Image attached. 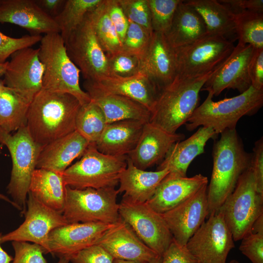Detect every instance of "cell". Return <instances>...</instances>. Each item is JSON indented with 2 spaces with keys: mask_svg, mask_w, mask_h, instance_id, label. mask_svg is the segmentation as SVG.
I'll return each mask as SVG.
<instances>
[{
  "mask_svg": "<svg viewBox=\"0 0 263 263\" xmlns=\"http://www.w3.org/2000/svg\"><path fill=\"white\" fill-rule=\"evenodd\" d=\"M81 105L73 95L42 89L29 105L26 126L34 141L43 147L75 131Z\"/></svg>",
  "mask_w": 263,
  "mask_h": 263,
  "instance_id": "6da1fadb",
  "label": "cell"
},
{
  "mask_svg": "<svg viewBox=\"0 0 263 263\" xmlns=\"http://www.w3.org/2000/svg\"><path fill=\"white\" fill-rule=\"evenodd\" d=\"M220 134L213 149V168L207 190V217L218 211L234 190L241 176L250 167L252 157L245 150L236 129Z\"/></svg>",
  "mask_w": 263,
  "mask_h": 263,
  "instance_id": "7a4b0ae2",
  "label": "cell"
},
{
  "mask_svg": "<svg viewBox=\"0 0 263 263\" xmlns=\"http://www.w3.org/2000/svg\"><path fill=\"white\" fill-rule=\"evenodd\" d=\"M221 66L195 77L176 76L160 92L150 112L149 122L168 132L175 133L198 106L200 91Z\"/></svg>",
  "mask_w": 263,
  "mask_h": 263,
  "instance_id": "3957f363",
  "label": "cell"
},
{
  "mask_svg": "<svg viewBox=\"0 0 263 263\" xmlns=\"http://www.w3.org/2000/svg\"><path fill=\"white\" fill-rule=\"evenodd\" d=\"M213 97L208 93L185 124L187 130L192 131L197 127H207L217 135L227 130L235 129L241 118L254 114L263 105V90L256 89L251 85L232 97L214 101Z\"/></svg>",
  "mask_w": 263,
  "mask_h": 263,
  "instance_id": "277c9868",
  "label": "cell"
},
{
  "mask_svg": "<svg viewBox=\"0 0 263 263\" xmlns=\"http://www.w3.org/2000/svg\"><path fill=\"white\" fill-rule=\"evenodd\" d=\"M39 42L38 56L43 68L42 89L70 94L81 105L89 103V94L79 85L80 72L69 57L60 34L44 35Z\"/></svg>",
  "mask_w": 263,
  "mask_h": 263,
  "instance_id": "5b68a950",
  "label": "cell"
},
{
  "mask_svg": "<svg viewBox=\"0 0 263 263\" xmlns=\"http://www.w3.org/2000/svg\"><path fill=\"white\" fill-rule=\"evenodd\" d=\"M127 164V155L105 154L90 144L80 159L63 172L64 183L75 189L115 188Z\"/></svg>",
  "mask_w": 263,
  "mask_h": 263,
  "instance_id": "8992f818",
  "label": "cell"
},
{
  "mask_svg": "<svg viewBox=\"0 0 263 263\" xmlns=\"http://www.w3.org/2000/svg\"><path fill=\"white\" fill-rule=\"evenodd\" d=\"M0 143L7 148L12 162L7 192L23 214L32 174L43 147L34 141L26 126L13 134L0 128Z\"/></svg>",
  "mask_w": 263,
  "mask_h": 263,
  "instance_id": "52a82bcc",
  "label": "cell"
},
{
  "mask_svg": "<svg viewBox=\"0 0 263 263\" xmlns=\"http://www.w3.org/2000/svg\"><path fill=\"white\" fill-rule=\"evenodd\" d=\"M115 188L75 189L65 186L62 214L69 223L115 224L120 219Z\"/></svg>",
  "mask_w": 263,
  "mask_h": 263,
  "instance_id": "ba28073f",
  "label": "cell"
},
{
  "mask_svg": "<svg viewBox=\"0 0 263 263\" xmlns=\"http://www.w3.org/2000/svg\"><path fill=\"white\" fill-rule=\"evenodd\" d=\"M218 211L223 214L234 242L249 232L255 221L263 214V195L257 190L250 166Z\"/></svg>",
  "mask_w": 263,
  "mask_h": 263,
  "instance_id": "9c48e42d",
  "label": "cell"
},
{
  "mask_svg": "<svg viewBox=\"0 0 263 263\" xmlns=\"http://www.w3.org/2000/svg\"><path fill=\"white\" fill-rule=\"evenodd\" d=\"M234 47L232 40L207 34L190 44L174 49L176 76L195 77L213 71L224 63Z\"/></svg>",
  "mask_w": 263,
  "mask_h": 263,
  "instance_id": "30bf717a",
  "label": "cell"
},
{
  "mask_svg": "<svg viewBox=\"0 0 263 263\" xmlns=\"http://www.w3.org/2000/svg\"><path fill=\"white\" fill-rule=\"evenodd\" d=\"M90 12L64 41L69 57L84 78L96 80L109 75L108 60L95 34Z\"/></svg>",
  "mask_w": 263,
  "mask_h": 263,
  "instance_id": "8fae6325",
  "label": "cell"
},
{
  "mask_svg": "<svg viewBox=\"0 0 263 263\" xmlns=\"http://www.w3.org/2000/svg\"><path fill=\"white\" fill-rule=\"evenodd\" d=\"M121 219L148 247L162 256L173 238L161 214L146 203L123 198L119 204Z\"/></svg>",
  "mask_w": 263,
  "mask_h": 263,
  "instance_id": "7c38bea8",
  "label": "cell"
},
{
  "mask_svg": "<svg viewBox=\"0 0 263 263\" xmlns=\"http://www.w3.org/2000/svg\"><path fill=\"white\" fill-rule=\"evenodd\" d=\"M186 246L200 263H226L227 256L235 244L222 213L218 211L211 214Z\"/></svg>",
  "mask_w": 263,
  "mask_h": 263,
  "instance_id": "4fadbf2b",
  "label": "cell"
},
{
  "mask_svg": "<svg viewBox=\"0 0 263 263\" xmlns=\"http://www.w3.org/2000/svg\"><path fill=\"white\" fill-rule=\"evenodd\" d=\"M24 222L16 229L2 235L1 242H31L50 253L48 237L53 229L69 224L62 213L45 205L28 193Z\"/></svg>",
  "mask_w": 263,
  "mask_h": 263,
  "instance_id": "5bb4252c",
  "label": "cell"
},
{
  "mask_svg": "<svg viewBox=\"0 0 263 263\" xmlns=\"http://www.w3.org/2000/svg\"><path fill=\"white\" fill-rule=\"evenodd\" d=\"M43 68L38 56V49L27 47L11 56L7 61L2 82L31 102L42 89Z\"/></svg>",
  "mask_w": 263,
  "mask_h": 263,
  "instance_id": "9a60e30c",
  "label": "cell"
},
{
  "mask_svg": "<svg viewBox=\"0 0 263 263\" xmlns=\"http://www.w3.org/2000/svg\"><path fill=\"white\" fill-rule=\"evenodd\" d=\"M83 86L89 96H124L142 104L150 112L160 93L155 85L141 72L128 77L108 75L96 80H85Z\"/></svg>",
  "mask_w": 263,
  "mask_h": 263,
  "instance_id": "2e32d148",
  "label": "cell"
},
{
  "mask_svg": "<svg viewBox=\"0 0 263 263\" xmlns=\"http://www.w3.org/2000/svg\"><path fill=\"white\" fill-rule=\"evenodd\" d=\"M116 223H73L57 227L49 235L50 253L70 261L78 252L97 244Z\"/></svg>",
  "mask_w": 263,
  "mask_h": 263,
  "instance_id": "e0dca14e",
  "label": "cell"
},
{
  "mask_svg": "<svg viewBox=\"0 0 263 263\" xmlns=\"http://www.w3.org/2000/svg\"><path fill=\"white\" fill-rule=\"evenodd\" d=\"M207 185L185 201L162 214L173 239L186 246L208 215Z\"/></svg>",
  "mask_w": 263,
  "mask_h": 263,
  "instance_id": "ac0fdd59",
  "label": "cell"
},
{
  "mask_svg": "<svg viewBox=\"0 0 263 263\" xmlns=\"http://www.w3.org/2000/svg\"><path fill=\"white\" fill-rule=\"evenodd\" d=\"M254 48L238 43L226 60L208 79L202 90L218 96L225 89H232L242 93L251 85L248 65ZM201 90V91H202Z\"/></svg>",
  "mask_w": 263,
  "mask_h": 263,
  "instance_id": "d6986e66",
  "label": "cell"
},
{
  "mask_svg": "<svg viewBox=\"0 0 263 263\" xmlns=\"http://www.w3.org/2000/svg\"><path fill=\"white\" fill-rule=\"evenodd\" d=\"M140 59L141 72L150 79L160 92L176 77L174 50L164 34L152 32Z\"/></svg>",
  "mask_w": 263,
  "mask_h": 263,
  "instance_id": "ffe728a7",
  "label": "cell"
},
{
  "mask_svg": "<svg viewBox=\"0 0 263 263\" xmlns=\"http://www.w3.org/2000/svg\"><path fill=\"white\" fill-rule=\"evenodd\" d=\"M0 23L17 25L33 35L60 34L54 18L41 9L34 0H1Z\"/></svg>",
  "mask_w": 263,
  "mask_h": 263,
  "instance_id": "44dd1931",
  "label": "cell"
},
{
  "mask_svg": "<svg viewBox=\"0 0 263 263\" xmlns=\"http://www.w3.org/2000/svg\"><path fill=\"white\" fill-rule=\"evenodd\" d=\"M185 135L169 133L150 122L146 123L139 140L127 156L136 168L145 170L162 162L171 147Z\"/></svg>",
  "mask_w": 263,
  "mask_h": 263,
  "instance_id": "7402d4cb",
  "label": "cell"
},
{
  "mask_svg": "<svg viewBox=\"0 0 263 263\" xmlns=\"http://www.w3.org/2000/svg\"><path fill=\"white\" fill-rule=\"evenodd\" d=\"M97 244L102 246L114 259L148 263L160 256L142 241L121 217Z\"/></svg>",
  "mask_w": 263,
  "mask_h": 263,
  "instance_id": "603a6c76",
  "label": "cell"
},
{
  "mask_svg": "<svg viewBox=\"0 0 263 263\" xmlns=\"http://www.w3.org/2000/svg\"><path fill=\"white\" fill-rule=\"evenodd\" d=\"M207 183V177L201 174L188 177L169 173L146 203L162 214L187 200Z\"/></svg>",
  "mask_w": 263,
  "mask_h": 263,
  "instance_id": "cb8c5ba5",
  "label": "cell"
},
{
  "mask_svg": "<svg viewBox=\"0 0 263 263\" xmlns=\"http://www.w3.org/2000/svg\"><path fill=\"white\" fill-rule=\"evenodd\" d=\"M216 136L211 128L200 127L190 137L176 142L171 147L159 164L157 170L167 169L169 174L187 176L188 168L192 161L197 156L204 153L208 140Z\"/></svg>",
  "mask_w": 263,
  "mask_h": 263,
  "instance_id": "d4e9b609",
  "label": "cell"
},
{
  "mask_svg": "<svg viewBox=\"0 0 263 263\" xmlns=\"http://www.w3.org/2000/svg\"><path fill=\"white\" fill-rule=\"evenodd\" d=\"M90 144L76 131L44 146L36 169L63 174L71 163L81 157Z\"/></svg>",
  "mask_w": 263,
  "mask_h": 263,
  "instance_id": "484cf974",
  "label": "cell"
},
{
  "mask_svg": "<svg viewBox=\"0 0 263 263\" xmlns=\"http://www.w3.org/2000/svg\"><path fill=\"white\" fill-rule=\"evenodd\" d=\"M145 123L130 119L107 124L94 145L105 154L127 155L135 147Z\"/></svg>",
  "mask_w": 263,
  "mask_h": 263,
  "instance_id": "4316f807",
  "label": "cell"
},
{
  "mask_svg": "<svg viewBox=\"0 0 263 263\" xmlns=\"http://www.w3.org/2000/svg\"><path fill=\"white\" fill-rule=\"evenodd\" d=\"M127 167L121 174L118 189L124 192L123 198L146 203L153 195L162 180L169 173L167 169L155 171L140 169L132 164L127 156Z\"/></svg>",
  "mask_w": 263,
  "mask_h": 263,
  "instance_id": "83f0119b",
  "label": "cell"
},
{
  "mask_svg": "<svg viewBox=\"0 0 263 263\" xmlns=\"http://www.w3.org/2000/svg\"><path fill=\"white\" fill-rule=\"evenodd\" d=\"M207 34L200 16L181 0L175 10L170 27L164 34L173 48L190 44Z\"/></svg>",
  "mask_w": 263,
  "mask_h": 263,
  "instance_id": "f1b7e54d",
  "label": "cell"
},
{
  "mask_svg": "<svg viewBox=\"0 0 263 263\" xmlns=\"http://www.w3.org/2000/svg\"><path fill=\"white\" fill-rule=\"evenodd\" d=\"M184 1L202 18L207 34L224 37L232 40L230 37L236 35L234 17L229 7L217 0H187Z\"/></svg>",
  "mask_w": 263,
  "mask_h": 263,
  "instance_id": "f546056e",
  "label": "cell"
},
{
  "mask_svg": "<svg viewBox=\"0 0 263 263\" xmlns=\"http://www.w3.org/2000/svg\"><path fill=\"white\" fill-rule=\"evenodd\" d=\"M65 186L62 174L36 169L32 174L28 193L45 205L62 213Z\"/></svg>",
  "mask_w": 263,
  "mask_h": 263,
  "instance_id": "4dcf8cb0",
  "label": "cell"
},
{
  "mask_svg": "<svg viewBox=\"0 0 263 263\" xmlns=\"http://www.w3.org/2000/svg\"><path fill=\"white\" fill-rule=\"evenodd\" d=\"M91 100L102 111L107 124L125 120L149 122L150 112L145 106L129 97L116 94L93 95Z\"/></svg>",
  "mask_w": 263,
  "mask_h": 263,
  "instance_id": "1f68e13d",
  "label": "cell"
},
{
  "mask_svg": "<svg viewBox=\"0 0 263 263\" xmlns=\"http://www.w3.org/2000/svg\"><path fill=\"white\" fill-rule=\"evenodd\" d=\"M30 103L0 80V128L12 133L26 126Z\"/></svg>",
  "mask_w": 263,
  "mask_h": 263,
  "instance_id": "d6a6232c",
  "label": "cell"
},
{
  "mask_svg": "<svg viewBox=\"0 0 263 263\" xmlns=\"http://www.w3.org/2000/svg\"><path fill=\"white\" fill-rule=\"evenodd\" d=\"M97 39L106 56L123 50L122 42L108 14L105 0L90 12Z\"/></svg>",
  "mask_w": 263,
  "mask_h": 263,
  "instance_id": "836d02e7",
  "label": "cell"
},
{
  "mask_svg": "<svg viewBox=\"0 0 263 263\" xmlns=\"http://www.w3.org/2000/svg\"><path fill=\"white\" fill-rule=\"evenodd\" d=\"M235 31L238 43L263 48V13L232 11Z\"/></svg>",
  "mask_w": 263,
  "mask_h": 263,
  "instance_id": "e575fe53",
  "label": "cell"
},
{
  "mask_svg": "<svg viewBox=\"0 0 263 263\" xmlns=\"http://www.w3.org/2000/svg\"><path fill=\"white\" fill-rule=\"evenodd\" d=\"M102 0H66L60 12L54 19L64 41L84 20L87 15Z\"/></svg>",
  "mask_w": 263,
  "mask_h": 263,
  "instance_id": "d590c367",
  "label": "cell"
},
{
  "mask_svg": "<svg viewBox=\"0 0 263 263\" xmlns=\"http://www.w3.org/2000/svg\"><path fill=\"white\" fill-rule=\"evenodd\" d=\"M101 109L93 101L81 105L75 119V131L90 144L98 140L107 125Z\"/></svg>",
  "mask_w": 263,
  "mask_h": 263,
  "instance_id": "8d00e7d4",
  "label": "cell"
},
{
  "mask_svg": "<svg viewBox=\"0 0 263 263\" xmlns=\"http://www.w3.org/2000/svg\"><path fill=\"white\" fill-rule=\"evenodd\" d=\"M181 0H147L153 32L166 34L169 30L176 8Z\"/></svg>",
  "mask_w": 263,
  "mask_h": 263,
  "instance_id": "74e56055",
  "label": "cell"
},
{
  "mask_svg": "<svg viewBox=\"0 0 263 263\" xmlns=\"http://www.w3.org/2000/svg\"><path fill=\"white\" fill-rule=\"evenodd\" d=\"M107 57L109 75L128 77L141 72L140 59L137 56L122 51Z\"/></svg>",
  "mask_w": 263,
  "mask_h": 263,
  "instance_id": "f35d334b",
  "label": "cell"
},
{
  "mask_svg": "<svg viewBox=\"0 0 263 263\" xmlns=\"http://www.w3.org/2000/svg\"><path fill=\"white\" fill-rule=\"evenodd\" d=\"M153 32L129 21L122 41V51L140 57L147 47Z\"/></svg>",
  "mask_w": 263,
  "mask_h": 263,
  "instance_id": "ab89813d",
  "label": "cell"
},
{
  "mask_svg": "<svg viewBox=\"0 0 263 263\" xmlns=\"http://www.w3.org/2000/svg\"><path fill=\"white\" fill-rule=\"evenodd\" d=\"M128 20L153 32L147 0H118Z\"/></svg>",
  "mask_w": 263,
  "mask_h": 263,
  "instance_id": "60d3db41",
  "label": "cell"
},
{
  "mask_svg": "<svg viewBox=\"0 0 263 263\" xmlns=\"http://www.w3.org/2000/svg\"><path fill=\"white\" fill-rule=\"evenodd\" d=\"M41 35H25L15 38L7 36L0 32V63L6 62V59L15 52L23 48L32 47L39 42Z\"/></svg>",
  "mask_w": 263,
  "mask_h": 263,
  "instance_id": "b9f144b4",
  "label": "cell"
},
{
  "mask_svg": "<svg viewBox=\"0 0 263 263\" xmlns=\"http://www.w3.org/2000/svg\"><path fill=\"white\" fill-rule=\"evenodd\" d=\"M12 245L15 257L12 263H46L43 256V248L36 244L27 242L14 241Z\"/></svg>",
  "mask_w": 263,
  "mask_h": 263,
  "instance_id": "7bdbcfd3",
  "label": "cell"
},
{
  "mask_svg": "<svg viewBox=\"0 0 263 263\" xmlns=\"http://www.w3.org/2000/svg\"><path fill=\"white\" fill-rule=\"evenodd\" d=\"M241 240V252L252 263H263V233L250 230Z\"/></svg>",
  "mask_w": 263,
  "mask_h": 263,
  "instance_id": "ee69618b",
  "label": "cell"
},
{
  "mask_svg": "<svg viewBox=\"0 0 263 263\" xmlns=\"http://www.w3.org/2000/svg\"><path fill=\"white\" fill-rule=\"evenodd\" d=\"M114 258L102 246L94 244L72 256V263H113Z\"/></svg>",
  "mask_w": 263,
  "mask_h": 263,
  "instance_id": "f6af8a7d",
  "label": "cell"
},
{
  "mask_svg": "<svg viewBox=\"0 0 263 263\" xmlns=\"http://www.w3.org/2000/svg\"><path fill=\"white\" fill-rule=\"evenodd\" d=\"M162 263H200L186 246L179 244L174 239L162 255Z\"/></svg>",
  "mask_w": 263,
  "mask_h": 263,
  "instance_id": "bcb514c9",
  "label": "cell"
},
{
  "mask_svg": "<svg viewBox=\"0 0 263 263\" xmlns=\"http://www.w3.org/2000/svg\"><path fill=\"white\" fill-rule=\"evenodd\" d=\"M105 3L109 18L122 43L129 26V20L118 0H105Z\"/></svg>",
  "mask_w": 263,
  "mask_h": 263,
  "instance_id": "7dc6e473",
  "label": "cell"
},
{
  "mask_svg": "<svg viewBox=\"0 0 263 263\" xmlns=\"http://www.w3.org/2000/svg\"><path fill=\"white\" fill-rule=\"evenodd\" d=\"M250 168L254 177L258 192L263 195V139L258 140L254 144Z\"/></svg>",
  "mask_w": 263,
  "mask_h": 263,
  "instance_id": "c3c4849f",
  "label": "cell"
},
{
  "mask_svg": "<svg viewBox=\"0 0 263 263\" xmlns=\"http://www.w3.org/2000/svg\"><path fill=\"white\" fill-rule=\"evenodd\" d=\"M248 70L251 86L263 90V48H254Z\"/></svg>",
  "mask_w": 263,
  "mask_h": 263,
  "instance_id": "681fc988",
  "label": "cell"
},
{
  "mask_svg": "<svg viewBox=\"0 0 263 263\" xmlns=\"http://www.w3.org/2000/svg\"><path fill=\"white\" fill-rule=\"evenodd\" d=\"M232 11H249L263 13V0H218Z\"/></svg>",
  "mask_w": 263,
  "mask_h": 263,
  "instance_id": "f907efd6",
  "label": "cell"
},
{
  "mask_svg": "<svg viewBox=\"0 0 263 263\" xmlns=\"http://www.w3.org/2000/svg\"><path fill=\"white\" fill-rule=\"evenodd\" d=\"M66 0H36V3L46 13L54 18L62 9Z\"/></svg>",
  "mask_w": 263,
  "mask_h": 263,
  "instance_id": "816d5d0a",
  "label": "cell"
},
{
  "mask_svg": "<svg viewBox=\"0 0 263 263\" xmlns=\"http://www.w3.org/2000/svg\"><path fill=\"white\" fill-rule=\"evenodd\" d=\"M251 231L254 232L263 233V214L261 215L255 221Z\"/></svg>",
  "mask_w": 263,
  "mask_h": 263,
  "instance_id": "f5cc1de1",
  "label": "cell"
},
{
  "mask_svg": "<svg viewBox=\"0 0 263 263\" xmlns=\"http://www.w3.org/2000/svg\"><path fill=\"white\" fill-rule=\"evenodd\" d=\"M2 234L0 233V263H10L12 260V258L11 256L5 252L1 247L0 244L1 238Z\"/></svg>",
  "mask_w": 263,
  "mask_h": 263,
  "instance_id": "db71d44e",
  "label": "cell"
},
{
  "mask_svg": "<svg viewBox=\"0 0 263 263\" xmlns=\"http://www.w3.org/2000/svg\"><path fill=\"white\" fill-rule=\"evenodd\" d=\"M113 263H147L146 262L114 259Z\"/></svg>",
  "mask_w": 263,
  "mask_h": 263,
  "instance_id": "11a10c76",
  "label": "cell"
},
{
  "mask_svg": "<svg viewBox=\"0 0 263 263\" xmlns=\"http://www.w3.org/2000/svg\"><path fill=\"white\" fill-rule=\"evenodd\" d=\"M0 199H2V200H3L9 203H10L11 204H12L14 207H16L17 208H18V209L20 210L19 209V206L14 202V201H11L8 197H7V196L0 193Z\"/></svg>",
  "mask_w": 263,
  "mask_h": 263,
  "instance_id": "9f6ffc18",
  "label": "cell"
},
{
  "mask_svg": "<svg viewBox=\"0 0 263 263\" xmlns=\"http://www.w3.org/2000/svg\"><path fill=\"white\" fill-rule=\"evenodd\" d=\"M7 61L4 63H0V76L3 75L6 69Z\"/></svg>",
  "mask_w": 263,
  "mask_h": 263,
  "instance_id": "6f0895ef",
  "label": "cell"
},
{
  "mask_svg": "<svg viewBox=\"0 0 263 263\" xmlns=\"http://www.w3.org/2000/svg\"><path fill=\"white\" fill-rule=\"evenodd\" d=\"M147 263H162V256H158Z\"/></svg>",
  "mask_w": 263,
  "mask_h": 263,
  "instance_id": "680465c9",
  "label": "cell"
},
{
  "mask_svg": "<svg viewBox=\"0 0 263 263\" xmlns=\"http://www.w3.org/2000/svg\"><path fill=\"white\" fill-rule=\"evenodd\" d=\"M70 259L65 257L59 258V260L57 263H68Z\"/></svg>",
  "mask_w": 263,
  "mask_h": 263,
  "instance_id": "91938a15",
  "label": "cell"
},
{
  "mask_svg": "<svg viewBox=\"0 0 263 263\" xmlns=\"http://www.w3.org/2000/svg\"><path fill=\"white\" fill-rule=\"evenodd\" d=\"M228 263H240L236 260H232L230 261L229 262H228Z\"/></svg>",
  "mask_w": 263,
  "mask_h": 263,
  "instance_id": "94428289",
  "label": "cell"
},
{
  "mask_svg": "<svg viewBox=\"0 0 263 263\" xmlns=\"http://www.w3.org/2000/svg\"><path fill=\"white\" fill-rule=\"evenodd\" d=\"M0 1H1V0H0Z\"/></svg>",
  "mask_w": 263,
  "mask_h": 263,
  "instance_id": "6125c7cd",
  "label": "cell"
}]
</instances>
